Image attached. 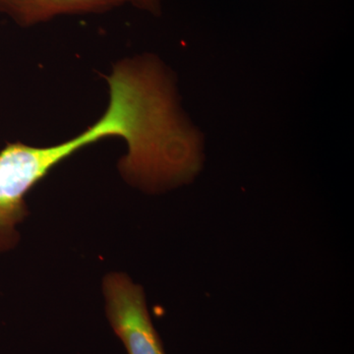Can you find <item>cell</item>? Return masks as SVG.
<instances>
[{
  "mask_svg": "<svg viewBox=\"0 0 354 354\" xmlns=\"http://www.w3.org/2000/svg\"><path fill=\"white\" fill-rule=\"evenodd\" d=\"M106 78V113L68 141L37 147L41 162L51 171L84 147L118 136L127 143L120 171L130 183L158 191L192 180L202 167L201 134L181 111L162 62L153 57L129 58L114 65Z\"/></svg>",
  "mask_w": 354,
  "mask_h": 354,
  "instance_id": "1",
  "label": "cell"
},
{
  "mask_svg": "<svg viewBox=\"0 0 354 354\" xmlns=\"http://www.w3.org/2000/svg\"><path fill=\"white\" fill-rule=\"evenodd\" d=\"M104 293L109 322L127 354H167L141 286L127 274L113 272L104 279Z\"/></svg>",
  "mask_w": 354,
  "mask_h": 354,
  "instance_id": "2",
  "label": "cell"
},
{
  "mask_svg": "<svg viewBox=\"0 0 354 354\" xmlns=\"http://www.w3.org/2000/svg\"><path fill=\"white\" fill-rule=\"evenodd\" d=\"M127 3L130 0H0V13L31 27L58 16L104 13Z\"/></svg>",
  "mask_w": 354,
  "mask_h": 354,
  "instance_id": "3",
  "label": "cell"
},
{
  "mask_svg": "<svg viewBox=\"0 0 354 354\" xmlns=\"http://www.w3.org/2000/svg\"><path fill=\"white\" fill-rule=\"evenodd\" d=\"M130 3L153 15H160L164 0H130Z\"/></svg>",
  "mask_w": 354,
  "mask_h": 354,
  "instance_id": "4",
  "label": "cell"
}]
</instances>
